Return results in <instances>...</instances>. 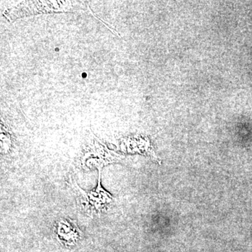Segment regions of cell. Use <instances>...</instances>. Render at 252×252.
Here are the masks:
<instances>
[{
  "label": "cell",
  "mask_w": 252,
  "mask_h": 252,
  "mask_svg": "<svg viewBox=\"0 0 252 252\" xmlns=\"http://www.w3.org/2000/svg\"><path fill=\"white\" fill-rule=\"evenodd\" d=\"M119 160L120 157L117 154L109 150L99 140H94V143L91 146L89 150L86 151L81 158V163L86 170L96 167L98 171H101L102 167Z\"/></svg>",
  "instance_id": "2"
},
{
  "label": "cell",
  "mask_w": 252,
  "mask_h": 252,
  "mask_svg": "<svg viewBox=\"0 0 252 252\" xmlns=\"http://www.w3.org/2000/svg\"><path fill=\"white\" fill-rule=\"evenodd\" d=\"M81 233L74 220H61L58 223V235L65 243H75L80 238Z\"/></svg>",
  "instance_id": "3"
},
{
  "label": "cell",
  "mask_w": 252,
  "mask_h": 252,
  "mask_svg": "<svg viewBox=\"0 0 252 252\" xmlns=\"http://www.w3.org/2000/svg\"><path fill=\"white\" fill-rule=\"evenodd\" d=\"M70 183L77 194L78 205L91 217L99 215L113 201L112 195L104 190L101 185V171H99L97 186L94 190L89 191L83 190L72 178H70Z\"/></svg>",
  "instance_id": "1"
}]
</instances>
